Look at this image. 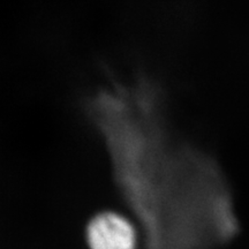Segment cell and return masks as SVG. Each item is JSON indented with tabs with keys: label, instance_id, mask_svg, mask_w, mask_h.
Returning a JSON list of instances; mask_svg holds the SVG:
<instances>
[{
	"label": "cell",
	"instance_id": "cell-1",
	"mask_svg": "<svg viewBox=\"0 0 249 249\" xmlns=\"http://www.w3.org/2000/svg\"><path fill=\"white\" fill-rule=\"evenodd\" d=\"M90 249H135L136 233L128 220L117 213L98 214L89 224Z\"/></svg>",
	"mask_w": 249,
	"mask_h": 249
}]
</instances>
